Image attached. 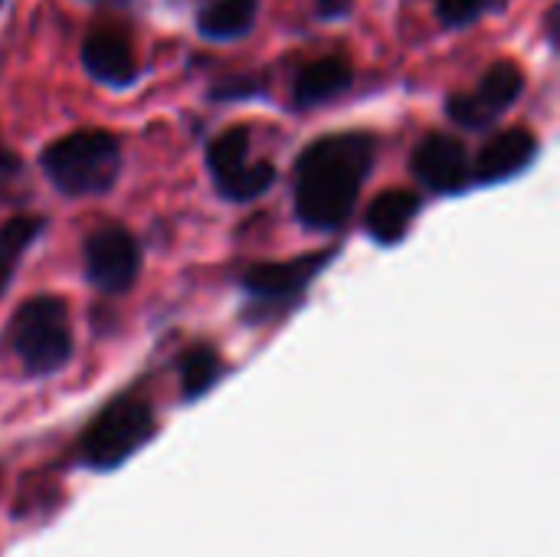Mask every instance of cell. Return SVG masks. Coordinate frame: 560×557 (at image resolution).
Returning <instances> with one entry per match:
<instances>
[{
	"label": "cell",
	"instance_id": "cell-12",
	"mask_svg": "<svg viewBox=\"0 0 560 557\" xmlns=\"http://www.w3.org/2000/svg\"><path fill=\"white\" fill-rule=\"evenodd\" d=\"M351 79H354V69L348 66V59L325 56V59L308 62L299 72L292 98L299 108H312V105H322V102H331L335 95H341L351 85Z\"/></svg>",
	"mask_w": 560,
	"mask_h": 557
},
{
	"label": "cell",
	"instance_id": "cell-10",
	"mask_svg": "<svg viewBox=\"0 0 560 557\" xmlns=\"http://www.w3.org/2000/svg\"><path fill=\"white\" fill-rule=\"evenodd\" d=\"M538 154V141L532 131L525 128H509L502 135H495L476 158V167H472V177L482 181V184H499V181H509L515 174H522L532 158Z\"/></svg>",
	"mask_w": 560,
	"mask_h": 557
},
{
	"label": "cell",
	"instance_id": "cell-11",
	"mask_svg": "<svg viewBox=\"0 0 560 557\" xmlns=\"http://www.w3.org/2000/svg\"><path fill=\"white\" fill-rule=\"evenodd\" d=\"M328 263V253H312V256H299L289 263H259L256 269L246 272L243 286L259 295V299H289L299 295Z\"/></svg>",
	"mask_w": 560,
	"mask_h": 557
},
{
	"label": "cell",
	"instance_id": "cell-20",
	"mask_svg": "<svg viewBox=\"0 0 560 557\" xmlns=\"http://www.w3.org/2000/svg\"><path fill=\"white\" fill-rule=\"evenodd\" d=\"M16 171H20L16 154H10V151L3 148V141H0V181H3V177H10V174H16Z\"/></svg>",
	"mask_w": 560,
	"mask_h": 557
},
{
	"label": "cell",
	"instance_id": "cell-7",
	"mask_svg": "<svg viewBox=\"0 0 560 557\" xmlns=\"http://www.w3.org/2000/svg\"><path fill=\"white\" fill-rule=\"evenodd\" d=\"M522 89H525L522 69H518L515 62H495V66L482 76V82H479V89H476L472 95H450L446 112H450V118L459 121L463 128H486V125H492L509 105L518 102Z\"/></svg>",
	"mask_w": 560,
	"mask_h": 557
},
{
	"label": "cell",
	"instance_id": "cell-9",
	"mask_svg": "<svg viewBox=\"0 0 560 557\" xmlns=\"http://www.w3.org/2000/svg\"><path fill=\"white\" fill-rule=\"evenodd\" d=\"M82 66L105 85H131L138 79V59L131 43L115 30H95L82 43Z\"/></svg>",
	"mask_w": 560,
	"mask_h": 557
},
{
	"label": "cell",
	"instance_id": "cell-5",
	"mask_svg": "<svg viewBox=\"0 0 560 557\" xmlns=\"http://www.w3.org/2000/svg\"><path fill=\"white\" fill-rule=\"evenodd\" d=\"M207 167L217 190L230 200H253L266 194L276 181V167L269 161H249V131L240 125L210 141Z\"/></svg>",
	"mask_w": 560,
	"mask_h": 557
},
{
	"label": "cell",
	"instance_id": "cell-16",
	"mask_svg": "<svg viewBox=\"0 0 560 557\" xmlns=\"http://www.w3.org/2000/svg\"><path fill=\"white\" fill-rule=\"evenodd\" d=\"M220 378V358L210 348H197L180 361V384H184V397H200L203 391H210Z\"/></svg>",
	"mask_w": 560,
	"mask_h": 557
},
{
	"label": "cell",
	"instance_id": "cell-22",
	"mask_svg": "<svg viewBox=\"0 0 560 557\" xmlns=\"http://www.w3.org/2000/svg\"><path fill=\"white\" fill-rule=\"evenodd\" d=\"M0 3H3V0H0Z\"/></svg>",
	"mask_w": 560,
	"mask_h": 557
},
{
	"label": "cell",
	"instance_id": "cell-2",
	"mask_svg": "<svg viewBox=\"0 0 560 557\" xmlns=\"http://www.w3.org/2000/svg\"><path fill=\"white\" fill-rule=\"evenodd\" d=\"M43 171L52 187L69 197L105 194L118 181L121 148L108 131H72L43 151Z\"/></svg>",
	"mask_w": 560,
	"mask_h": 557
},
{
	"label": "cell",
	"instance_id": "cell-21",
	"mask_svg": "<svg viewBox=\"0 0 560 557\" xmlns=\"http://www.w3.org/2000/svg\"><path fill=\"white\" fill-rule=\"evenodd\" d=\"M548 36H551V43H558V7L548 13Z\"/></svg>",
	"mask_w": 560,
	"mask_h": 557
},
{
	"label": "cell",
	"instance_id": "cell-4",
	"mask_svg": "<svg viewBox=\"0 0 560 557\" xmlns=\"http://www.w3.org/2000/svg\"><path fill=\"white\" fill-rule=\"evenodd\" d=\"M151 433H154V414H151V407L144 401H118L85 433L82 456L95 469H115Z\"/></svg>",
	"mask_w": 560,
	"mask_h": 557
},
{
	"label": "cell",
	"instance_id": "cell-18",
	"mask_svg": "<svg viewBox=\"0 0 560 557\" xmlns=\"http://www.w3.org/2000/svg\"><path fill=\"white\" fill-rule=\"evenodd\" d=\"M262 85L256 82V79H249V76H233V79H223V82H217L213 85V98H249V95H256Z\"/></svg>",
	"mask_w": 560,
	"mask_h": 557
},
{
	"label": "cell",
	"instance_id": "cell-17",
	"mask_svg": "<svg viewBox=\"0 0 560 557\" xmlns=\"http://www.w3.org/2000/svg\"><path fill=\"white\" fill-rule=\"evenodd\" d=\"M505 0H436V13L443 20V26H466L472 20H479L489 10H499Z\"/></svg>",
	"mask_w": 560,
	"mask_h": 557
},
{
	"label": "cell",
	"instance_id": "cell-15",
	"mask_svg": "<svg viewBox=\"0 0 560 557\" xmlns=\"http://www.w3.org/2000/svg\"><path fill=\"white\" fill-rule=\"evenodd\" d=\"M43 223L36 217H13L10 223L0 227V295L13 276V266L16 259L26 253V246L39 236Z\"/></svg>",
	"mask_w": 560,
	"mask_h": 557
},
{
	"label": "cell",
	"instance_id": "cell-19",
	"mask_svg": "<svg viewBox=\"0 0 560 557\" xmlns=\"http://www.w3.org/2000/svg\"><path fill=\"white\" fill-rule=\"evenodd\" d=\"M351 7H354V0H318L315 3V13L322 20H341V16H348Z\"/></svg>",
	"mask_w": 560,
	"mask_h": 557
},
{
	"label": "cell",
	"instance_id": "cell-8",
	"mask_svg": "<svg viewBox=\"0 0 560 557\" xmlns=\"http://www.w3.org/2000/svg\"><path fill=\"white\" fill-rule=\"evenodd\" d=\"M413 174L423 187L436 190V194H459L466 190V184L472 181V164L469 154L463 148V141H456L453 135H427L417 151H413Z\"/></svg>",
	"mask_w": 560,
	"mask_h": 557
},
{
	"label": "cell",
	"instance_id": "cell-1",
	"mask_svg": "<svg viewBox=\"0 0 560 557\" xmlns=\"http://www.w3.org/2000/svg\"><path fill=\"white\" fill-rule=\"evenodd\" d=\"M374 164V138L338 131L312 141L295 161V213L312 230H338Z\"/></svg>",
	"mask_w": 560,
	"mask_h": 557
},
{
	"label": "cell",
	"instance_id": "cell-6",
	"mask_svg": "<svg viewBox=\"0 0 560 557\" xmlns=\"http://www.w3.org/2000/svg\"><path fill=\"white\" fill-rule=\"evenodd\" d=\"M82 263H85V279L95 289L115 295L135 286L141 269V250L125 227H102L85 240Z\"/></svg>",
	"mask_w": 560,
	"mask_h": 557
},
{
	"label": "cell",
	"instance_id": "cell-14",
	"mask_svg": "<svg viewBox=\"0 0 560 557\" xmlns=\"http://www.w3.org/2000/svg\"><path fill=\"white\" fill-rule=\"evenodd\" d=\"M259 0H200L197 26L210 39H233L253 30Z\"/></svg>",
	"mask_w": 560,
	"mask_h": 557
},
{
	"label": "cell",
	"instance_id": "cell-13",
	"mask_svg": "<svg viewBox=\"0 0 560 557\" xmlns=\"http://www.w3.org/2000/svg\"><path fill=\"white\" fill-rule=\"evenodd\" d=\"M417 213H420V197L417 194H410V190H384L371 204V210L364 217V227L377 243L390 246L410 230Z\"/></svg>",
	"mask_w": 560,
	"mask_h": 557
},
{
	"label": "cell",
	"instance_id": "cell-3",
	"mask_svg": "<svg viewBox=\"0 0 560 557\" xmlns=\"http://www.w3.org/2000/svg\"><path fill=\"white\" fill-rule=\"evenodd\" d=\"M3 341L30 374H56L72 358L69 309L56 295H36L16 309Z\"/></svg>",
	"mask_w": 560,
	"mask_h": 557
}]
</instances>
